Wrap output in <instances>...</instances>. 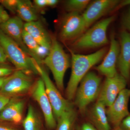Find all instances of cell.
Listing matches in <instances>:
<instances>
[{
	"label": "cell",
	"instance_id": "cell-7",
	"mask_svg": "<svg viewBox=\"0 0 130 130\" xmlns=\"http://www.w3.org/2000/svg\"><path fill=\"white\" fill-rule=\"evenodd\" d=\"M36 67L44 82L46 93L52 106L54 115L57 120L71 104L63 97L41 66L36 63Z\"/></svg>",
	"mask_w": 130,
	"mask_h": 130
},
{
	"label": "cell",
	"instance_id": "cell-12",
	"mask_svg": "<svg viewBox=\"0 0 130 130\" xmlns=\"http://www.w3.org/2000/svg\"><path fill=\"white\" fill-rule=\"evenodd\" d=\"M23 20L18 16L10 18L5 23L0 25V29L3 32L14 41L26 53L31 56L39 64H42L38 59L29 51L23 40L24 30Z\"/></svg>",
	"mask_w": 130,
	"mask_h": 130
},
{
	"label": "cell",
	"instance_id": "cell-5",
	"mask_svg": "<svg viewBox=\"0 0 130 130\" xmlns=\"http://www.w3.org/2000/svg\"><path fill=\"white\" fill-rule=\"evenodd\" d=\"M101 82V78L93 72L87 73L81 80L75 94V101L81 112H84L87 106L98 97Z\"/></svg>",
	"mask_w": 130,
	"mask_h": 130
},
{
	"label": "cell",
	"instance_id": "cell-4",
	"mask_svg": "<svg viewBox=\"0 0 130 130\" xmlns=\"http://www.w3.org/2000/svg\"><path fill=\"white\" fill-rule=\"evenodd\" d=\"M115 19V16H111L93 25L72 43L73 48L77 50H86L107 44V30Z\"/></svg>",
	"mask_w": 130,
	"mask_h": 130
},
{
	"label": "cell",
	"instance_id": "cell-32",
	"mask_svg": "<svg viewBox=\"0 0 130 130\" xmlns=\"http://www.w3.org/2000/svg\"><path fill=\"white\" fill-rule=\"evenodd\" d=\"M80 130H96L91 124L85 123L81 126Z\"/></svg>",
	"mask_w": 130,
	"mask_h": 130
},
{
	"label": "cell",
	"instance_id": "cell-11",
	"mask_svg": "<svg viewBox=\"0 0 130 130\" xmlns=\"http://www.w3.org/2000/svg\"><path fill=\"white\" fill-rule=\"evenodd\" d=\"M127 82L124 77L118 73L112 77L106 78L100 91L98 101L106 106H110L120 92L126 88Z\"/></svg>",
	"mask_w": 130,
	"mask_h": 130
},
{
	"label": "cell",
	"instance_id": "cell-8",
	"mask_svg": "<svg viewBox=\"0 0 130 130\" xmlns=\"http://www.w3.org/2000/svg\"><path fill=\"white\" fill-rule=\"evenodd\" d=\"M32 78L20 70H16L7 77L0 90V94L9 97L26 93L31 88Z\"/></svg>",
	"mask_w": 130,
	"mask_h": 130
},
{
	"label": "cell",
	"instance_id": "cell-33",
	"mask_svg": "<svg viewBox=\"0 0 130 130\" xmlns=\"http://www.w3.org/2000/svg\"><path fill=\"white\" fill-rule=\"evenodd\" d=\"M130 6V0H125V1L120 2L118 6L116 8V10H118V9L121 8L126 6Z\"/></svg>",
	"mask_w": 130,
	"mask_h": 130
},
{
	"label": "cell",
	"instance_id": "cell-19",
	"mask_svg": "<svg viewBox=\"0 0 130 130\" xmlns=\"http://www.w3.org/2000/svg\"><path fill=\"white\" fill-rule=\"evenodd\" d=\"M37 11L30 1L19 0L17 13L26 23L37 21Z\"/></svg>",
	"mask_w": 130,
	"mask_h": 130
},
{
	"label": "cell",
	"instance_id": "cell-16",
	"mask_svg": "<svg viewBox=\"0 0 130 130\" xmlns=\"http://www.w3.org/2000/svg\"><path fill=\"white\" fill-rule=\"evenodd\" d=\"M24 29L39 45L49 51L51 45V37L40 21L26 23L24 25Z\"/></svg>",
	"mask_w": 130,
	"mask_h": 130
},
{
	"label": "cell",
	"instance_id": "cell-1",
	"mask_svg": "<svg viewBox=\"0 0 130 130\" xmlns=\"http://www.w3.org/2000/svg\"><path fill=\"white\" fill-rule=\"evenodd\" d=\"M107 50V48H103L87 55L76 54L71 51V74L66 91L68 100L73 99L81 80L91 67L101 61L105 56Z\"/></svg>",
	"mask_w": 130,
	"mask_h": 130
},
{
	"label": "cell",
	"instance_id": "cell-30",
	"mask_svg": "<svg viewBox=\"0 0 130 130\" xmlns=\"http://www.w3.org/2000/svg\"><path fill=\"white\" fill-rule=\"evenodd\" d=\"M34 2L33 5L37 10L43 9L47 7V0H35Z\"/></svg>",
	"mask_w": 130,
	"mask_h": 130
},
{
	"label": "cell",
	"instance_id": "cell-28",
	"mask_svg": "<svg viewBox=\"0 0 130 130\" xmlns=\"http://www.w3.org/2000/svg\"><path fill=\"white\" fill-rule=\"evenodd\" d=\"M119 127L123 130H130V114L123 120Z\"/></svg>",
	"mask_w": 130,
	"mask_h": 130
},
{
	"label": "cell",
	"instance_id": "cell-17",
	"mask_svg": "<svg viewBox=\"0 0 130 130\" xmlns=\"http://www.w3.org/2000/svg\"><path fill=\"white\" fill-rule=\"evenodd\" d=\"M24 103L23 100H10L9 103L0 111V120L15 124L21 123Z\"/></svg>",
	"mask_w": 130,
	"mask_h": 130
},
{
	"label": "cell",
	"instance_id": "cell-23",
	"mask_svg": "<svg viewBox=\"0 0 130 130\" xmlns=\"http://www.w3.org/2000/svg\"><path fill=\"white\" fill-rule=\"evenodd\" d=\"M88 0H70L66 2V10L69 12H77L83 11L88 6Z\"/></svg>",
	"mask_w": 130,
	"mask_h": 130
},
{
	"label": "cell",
	"instance_id": "cell-21",
	"mask_svg": "<svg viewBox=\"0 0 130 130\" xmlns=\"http://www.w3.org/2000/svg\"><path fill=\"white\" fill-rule=\"evenodd\" d=\"M76 118V113L71 105L57 119L56 130H72Z\"/></svg>",
	"mask_w": 130,
	"mask_h": 130
},
{
	"label": "cell",
	"instance_id": "cell-24",
	"mask_svg": "<svg viewBox=\"0 0 130 130\" xmlns=\"http://www.w3.org/2000/svg\"><path fill=\"white\" fill-rule=\"evenodd\" d=\"M19 0H1L0 3L13 13H17Z\"/></svg>",
	"mask_w": 130,
	"mask_h": 130
},
{
	"label": "cell",
	"instance_id": "cell-14",
	"mask_svg": "<svg viewBox=\"0 0 130 130\" xmlns=\"http://www.w3.org/2000/svg\"><path fill=\"white\" fill-rule=\"evenodd\" d=\"M119 42L115 39L114 35L112 34L111 37L110 46L107 53L105 55L102 63L96 67L101 74L106 78L112 77L118 73L116 65L120 51Z\"/></svg>",
	"mask_w": 130,
	"mask_h": 130
},
{
	"label": "cell",
	"instance_id": "cell-25",
	"mask_svg": "<svg viewBox=\"0 0 130 130\" xmlns=\"http://www.w3.org/2000/svg\"><path fill=\"white\" fill-rule=\"evenodd\" d=\"M15 70L13 67L6 63H0V77L8 76Z\"/></svg>",
	"mask_w": 130,
	"mask_h": 130
},
{
	"label": "cell",
	"instance_id": "cell-22",
	"mask_svg": "<svg viewBox=\"0 0 130 130\" xmlns=\"http://www.w3.org/2000/svg\"><path fill=\"white\" fill-rule=\"evenodd\" d=\"M24 130H41L40 119L32 105L28 106L27 115L23 122Z\"/></svg>",
	"mask_w": 130,
	"mask_h": 130
},
{
	"label": "cell",
	"instance_id": "cell-29",
	"mask_svg": "<svg viewBox=\"0 0 130 130\" xmlns=\"http://www.w3.org/2000/svg\"><path fill=\"white\" fill-rule=\"evenodd\" d=\"M10 100L9 97L0 94V111L7 105Z\"/></svg>",
	"mask_w": 130,
	"mask_h": 130
},
{
	"label": "cell",
	"instance_id": "cell-10",
	"mask_svg": "<svg viewBox=\"0 0 130 130\" xmlns=\"http://www.w3.org/2000/svg\"><path fill=\"white\" fill-rule=\"evenodd\" d=\"M31 95L41 107L47 127L50 129L55 128L57 125L56 118L46 93L44 82L41 78L35 83L32 88Z\"/></svg>",
	"mask_w": 130,
	"mask_h": 130
},
{
	"label": "cell",
	"instance_id": "cell-37",
	"mask_svg": "<svg viewBox=\"0 0 130 130\" xmlns=\"http://www.w3.org/2000/svg\"><path fill=\"white\" fill-rule=\"evenodd\" d=\"M113 130H123L121 129L120 127H117V128H115V129Z\"/></svg>",
	"mask_w": 130,
	"mask_h": 130
},
{
	"label": "cell",
	"instance_id": "cell-26",
	"mask_svg": "<svg viewBox=\"0 0 130 130\" xmlns=\"http://www.w3.org/2000/svg\"><path fill=\"white\" fill-rule=\"evenodd\" d=\"M122 23L124 29L130 33V6L128 11L123 16Z\"/></svg>",
	"mask_w": 130,
	"mask_h": 130
},
{
	"label": "cell",
	"instance_id": "cell-3",
	"mask_svg": "<svg viewBox=\"0 0 130 130\" xmlns=\"http://www.w3.org/2000/svg\"><path fill=\"white\" fill-rule=\"evenodd\" d=\"M51 48L43 63L51 70L57 88L63 91L65 73L70 66V58L56 37H51Z\"/></svg>",
	"mask_w": 130,
	"mask_h": 130
},
{
	"label": "cell",
	"instance_id": "cell-13",
	"mask_svg": "<svg viewBox=\"0 0 130 130\" xmlns=\"http://www.w3.org/2000/svg\"><path fill=\"white\" fill-rule=\"evenodd\" d=\"M120 2L117 0H98L90 3L82 14L88 29L98 19L116 10Z\"/></svg>",
	"mask_w": 130,
	"mask_h": 130
},
{
	"label": "cell",
	"instance_id": "cell-18",
	"mask_svg": "<svg viewBox=\"0 0 130 130\" xmlns=\"http://www.w3.org/2000/svg\"><path fill=\"white\" fill-rule=\"evenodd\" d=\"M105 107L102 102L98 101L91 111V119L98 130H111Z\"/></svg>",
	"mask_w": 130,
	"mask_h": 130
},
{
	"label": "cell",
	"instance_id": "cell-36",
	"mask_svg": "<svg viewBox=\"0 0 130 130\" xmlns=\"http://www.w3.org/2000/svg\"><path fill=\"white\" fill-rule=\"evenodd\" d=\"M0 130H14L11 128L0 125Z\"/></svg>",
	"mask_w": 130,
	"mask_h": 130
},
{
	"label": "cell",
	"instance_id": "cell-6",
	"mask_svg": "<svg viewBox=\"0 0 130 130\" xmlns=\"http://www.w3.org/2000/svg\"><path fill=\"white\" fill-rule=\"evenodd\" d=\"M88 29L82 14L69 12L65 15L61 22L59 38L63 42H72Z\"/></svg>",
	"mask_w": 130,
	"mask_h": 130
},
{
	"label": "cell",
	"instance_id": "cell-9",
	"mask_svg": "<svg viewBox=\"0 0 130 130\" xmlns=\"http://www.w3.org/2000/svg\"><path fill=\"white\" fill-rule=\"evenodd\" d=\"M130 98V89H124L106 111L109 122L115 128L119 127L123 120L130 114L128 110Z\"/></svg>",
	"mask_w": 130,
	"mask_h": 130
},
{
	"label": "cell",
	"instance_id": "cell-15",
	"mask_svg": "<svg viewBox=\"0 0 130 130\" xmlns=\"http://www.w3.org/2000/svg\"><path fill=\"white\" fill-rule=\"evenodd\" d=\"M120 51L117 65L120 74L127 81L130 79V33L124 29L120 36Z\"/></svg>",
	"mask_w": 130,
	"mask_h": 130
},
{
	"label": "cell",
	"instance_id": "cell-31",
	"mask_svg": "<svg viewBox=\"0 0 130 130\" xmlns=\"http://www.w3.org/2000/svg\"><path fill=\"white\" fill-rule=\"evenodd\" d=\"M7 58L3 49L0 45V63H6Z\"/></svg>",
	"mask_w": 130,
	"mask_h": 130
},
{
	"label": "cell",
	"instance_id": "cell-20",
	"mask_svg": "<svg viewBox=\"0 0 130 130\" xmlns=\"http://www.w3.org/2000/svg\"><path fill=\"white\" fill-rule=\"evenodd\" d=\"M23 38L26 47L42 63L43 60L48 54L49 51L39 45L24 29L23 32Z\"/></svg>",
	"mask_w": 130,
	"mask_h": 130
},
{
	"label": "cell",
	"instance_id": "cell-2",
	"mask_svg": "<svg viewBox=\"0 0 130 130\" xmlns=\"http://www.w3.org/2000/svg\"><path fill=\"white\" fill-rule=\"evenodd\" d=\"M0 45L7 59L14 65L16 70H20L29 75L39 74L36 67V61L1 29Z\"/></svg>",
	"mask_w": 130,
	"mask_h": 130
},
{
	"label": "cell",
	"instance_id": "cell-27",
	"mask_svg": "<svg viewBox=\"0 0 130 130\" xmlns=\"http://www.w3.org/2000/svg\"><path fill=\"white\" fill-rule=\"evenodd\" d=\"M9 18V14L0 5V25L5 23Z\"/></svg>",
	"mask_w": 130,
	"mask_h": 130
},
{
	"label": "cell",
	"instance_id": "cell-34",
	"mask_svg": "<svg viewBox=\"0 0 130 130\" xmlns=\"http://www.w3.org/2000/svg\"><path fill=\"white\" fill-rule=\"evenodd\" d=\"M59 1L57 0H47V6L53 7L57 5Z\"/></svg>",
	"mask_w": 130,
	"mask_h": 130
},
{
	"label": "cell",
	"instance_id": "cell-35",
	"mask_svg": "<svg viewBox=\"0 0 130 130\" xmlns=\"http://www.w3.org/2000/svg\"><path fill=\"white\" fill-rule=\"evenodd\" d=\"M6 77H0V90H1L2 87L3 85L4 81H5Z\"/></svg>",
	"mask_w": 130,
	"mask_h": 130
}]
</instances>
